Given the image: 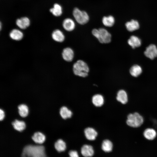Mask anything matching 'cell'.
<instances>
[{"instance_id":"obj_1","label":"cell","mask_w":157,"mask_h":157,"mask_svg":"<svg viewBox=\"0 0 157 157\" xmlns=\"http://www.w3.org/2000/svg\"><path fill=\"white\" fill-rule=\"evenodd\" d=\"M22 157H47L44 147L42 145H29L23 149Z\"/></svg>"},{"instance_id":"obj_2","label":"cell","mask_w":157,"mask_h":157,"mask_svg":"<svg viewBox=\"0 0 157 157\" xmlns=\"http://www.w3.org/2000/svg\"><path fill=\"white\" fill-rule=\"evenodd\" d=\"M73 71L74 74L76 76L85 77L88 75L89 68L85 61L79 60L74 63L73 66Z\"/></svg>"},{"instance_id":"obj_3","label":"cell","mask_w":157,"mask_h":157,"mask_svg":"<svg viewBox=\"0 0 157 157\" xmlns=\"http://www.w3.org/2000/svg\"><path fill=\"white\" fill-rule=\"evenodd\" d=\"M92 33L101 43H108L111 41V35L105 28H100L98 29H94L92 31Z\"/></svg>"},{"instance_id":"obj_4","label":"cell","mask_w":157,"mask_h":157,"mask_svg":"<svg viewBox=\"0 0 157 157\" xmlns=\"http://www.w3.org/2000/svg\"><path fill=\"white\" fill-rule=\"evenodd\" d=\"M143 122L142 117L138 113L136 112L130 113L128 115L126 122L129 126L137 128L141 126Z\"/></svg>"},{"instance_id":"obj_5","label":"cell","mask_w":157,"mask_h":157,"mask_svg":"<svg viewBox=\"0 0 157 157\" xmlns=\"http://www.w3.org/2000/svg\"><path fill=\"white\" fill-rule=\"evenodd\" d=\"M73 15L76 21L80 24H86L89 20V17L88 13L85 11L81 10L78 8H74Z\"/></svg>"},{"instance_id":"obj_6","label":"cell","mask_w":157,"mask_h":157,"mask_svg":"<svg viewBox=\"0 0 157 157\" xmlns=\"http://www.w3.org/2000/svg\"><path fill=\"white\" fill-rule=\"evenodd\" d=\"M144 55L147 58L152 60L157 57V48L154 44H151L146 48Z\"/></svg>"},{"instance_id":"obj_7","label":"cell","mask_w":157,"mask_h":157,"mask_svg":"<svg viewBox=\"0 0 157 157\" xmlns=\"http://www.w3.org/2000/svg\"><path fill=\"white\" fill-rule=\"evenodd\" d=\"M63 59L68 62L72 61L74 58V52L71 48L67 47L64 48L62 53Z\"/></svg>"},{"instance_id":"obj_8","label":"cell","mask_w":157,"mask_h":157,"mask_svg":"<svg viewBox=\"0 0 157 157\" xmlns=\"http://www.w3.org/2000/svg\"><path fill=\"white\" fill-rule=\"evenodd\" d=\"M16 23L19 28L21 29H24L29 26L30 21L28 17H24L17 19L16 21Z\"/></svg>"},{"instance_id":"obj_9","label":"cell","mask_w":157,"mask_h":157,"mask_svg":"<svg viewBox=\"0 0 157 157\" xmlns=\"http://www.w3.org/2000/svg\"><path fill=\"white\" fill-rule=\"evenodd\" d=\"M63 26L66 31H71L75 28V24L74 21L70 18L65 19L63 22Z\"/></svg>"},{"instance_id":"obj_10","label":"cell","mask_w":157,"mask_h":157,"mask_svg":"<svg viewBox=\"0 0 157 157\" xmlns=\"http://www.w3.org/2000/svg\"><path fill=\"white\" fill-rule=\"evenodd\" d=\"M81 152L85 157H91L94 154V151L92 146L88 144L84 145L81 147Z\"/></svg>"},{"instance_id":"obj_11","label":"cell","mask_w":157,"mask_h":157,"mask_svg":"<svg viewBox=\"0 0 157 157\" xmlns=\"http://www.w3.org/2000/svg\"><path fill=\"white\" fill-rule=\"evenodd\" d=\"M51 37L54 40L57 42H62L65 39L64 34L59 29H56L53 31L51 34Z\"/></svg>"},{"instance_id":"obj_12","label":"cell","mask_w":157,"mask_h":157,"mask_svg":"<svg viewBox=\"0 0 157 157\" xmlns=\"http://www.w3.org/2000/svg\"><path fill=\"white\" fill-rule=\"evenodd\" d=\"M84 132L86 138L90 140H94L97 135L96 131L91 127L86 128L84 130Z\"/></svg>"},{"instance_id":"obj_13","label":"cell","mask_w":157,"mask_h":157,"mask_svg":"<svg viewBox=\"0 0 157 157\" xmlns=\"http://www.w3.org/2000/svg\"><path fill=\"white\" fill-rule=\"evenodd\" d=\"M9 36L12 40L15 41L21 40L23 37V34L22 32L17 29L12 30L10 32Z\"/></svg>"},{"instance_id":"obj_14","label":"cell","mask_w":157,"mask_h":157,"mask_svg":"<svg viewBox=\"0 0 157 157\" xmlns=\"http://www.w3.org/2000/svg\"><path fill=\"white\" fill-rule=\"evenodd\" d=\"M116 99L117 101L122 104H126L128 101V97L127 93L123 90H119L117 94Z\"/></svg>"},{"instance_id":"obj_15","label":"cell","mask_w":157,"mask_h":157,"mask_svg":"<svg viewBox=\"0 0 157 157\" xmlns=\"http://www.w3.org/2000/svg\"><path fill=\"white\" fill-rule=\"evenodd\" d=\"M128 43L132 48L134 49L140 46L141 44V41L137 36L132 35L128 40Z\"/></svg>"},{"instance_id":"obj_16","label":"cell","mask_w":157,"mask_h":157,"mask_svg":"<svg viewBox=\"0 0 157 157\" xmlns=\"http://www.w3.org/2000/svg\"><path fill=\"white\" fill-rule=\"evenodd\" d=\"M143 135L146 139L149 140H152L156 137V132L153 129L148 128L144 130Z\"/></svg>"},{"instance_id":"obj_17","label":"cell","mask_w":157,"mask_h":157,"mask_svg":"<svg viewBox=\"0 0 157 157\" xmlns=\"http://www.w3.org/2000/svg\"><path fill=\"white\" fill-rule=\"evenodd\" d=\"M92 102L93 104L96 107H100L103 105L104 102L103 96L100 94L94 95L92 98Z\"/></svg>"},{"instance_id":"obj_18","label":"cell","mask_w":157,"mask_h":157,"mask_svg":"<svg viewBox=\"0 0 157 157\" xmlns=\"http://www.w3.org/2000/svg\"><path fill=\"white\" fill-rule=\"evenodd\" d=\"M125 26L127 30L130 32L135 31L139 28L138 22L133 19L127 22L125 24Z\"/></svg>"},{"instance_id":"obj_19","label":"cell","mask_w":157,"mask_h":157,"mask_svg":"<svg viewBox=\"0 0 157 157\" xmlns=\"http://www.w3.org/2000/svg\"><path fill=\"white\" fill-rule=\"evenodd\" d=\"M32 140L36 143L42 144L45 141L46 137L45 135L40 132L35 133L32 137Z\"/></svg>"},{"instance_id":"obj_20","label":"cell","mask_w":157,"mask_h":157,"mask_svg":"<svg viewBox=\"0 0 157 157\" xmlns=\"http://www.w3.org/2000/svg\"><path fill=\"white\" fill-rule=\"evenodd\" d=\"M49 11L54 16L56 17L60 16L63 13L62 6L57 3L54 4L53 7L50 9Z\"/></svg>"},{"instance_id":"obj_21","label":"cell","mask_w":157,"mask_h":157,"mask_svg":"<svg viewBox=\"0 0 157 157\" xmlns=\"http://www.w3.org/2000/svg\"><path fill=\"white\" fill-rule=\"evenodd\" d=\"M54 147L57 151L60 152L65 150L66 146L65 142L63 140L59 139L55 142Z\"/></svg>"},{"instance_id":"obj_22","label":"cell","mask_w":157,"mask_h":157,"mask_svg":"<svg viewBox=\"0 0 157 157\" xmlns=\"http://www.w3.org/2000/svg\"><path fill=\"white\" fill-rule=\"evenodd\" d=\"M141 67L137 65H133L130 69V73L131 75L134 77L139 76L142 73Z\"/></svg>"},{"instance_id":"obj_23","label":"cell","mask_w":157,"mask_h":157,"mask_svg":"<svg viewBox=\"0 0 157 157\" xmlns=\"http://www.w3.org/2000/svg\"><path fill=\"white\" fill-rule=\"evenodd\" d=\"M113 144L112 142L108 140H105L102 142L101 148L104 151L109 152L113 149Z\"/></svg>"},{"instance_id":"obj_24","label":"cell","mask_w":157,"mask_h":157,"mask_svg":"<svg viewBox=\"0 0 157 157\" xmlns=\"http://www.w3.org/2000/svg\"><path fill=\"white\" fill-rule=\"evenodd\" d=\"M115 22L114 17L111 15L104 16L102 19V22L103 24L106 27H112L114 24Z\"/></svg>"},{"instance_id":"obj_25","label":"cell","mask_w":157,"mask_h":157,"mask_svg":"<svg viewBox=\"0 0 157 157\" xmlns=\"http://www.w3.org/2000/svg\"><path fill=\"white\" fill-rule=\"evenodd\" d=\"M60 113L62 118L64 119L71 117L72 115V112L65 106L62 107L60 108Z\"/></svg>"},{"instance_id":"obj_26","label":"cell","mask_w":157,"mask_h":157,"mask_svg":"<svg viewBox=\"0 0 157 157\" xmlns=\"http://www.w3.org/2000/svg\"><path fill=\"white\" fill-rule=\"evenodd\" d=\"M12 124L15 130L19 131H23L26 127L25 123L24 121H19L17 119L15 120L13 122Z\"/></svg>"},{"instance_id":"obj_27","label":"cell","mask_w":157,"mask_h":157,"mask_svg":"<svg viewBox=\"0 0 157 157\" xmlns=\"http://www.w3.org/2000/svg\"><path fill=\"white\" fill-rule=\"evenodd\" d=\"M19 113L20 115L23 117H26L28 115V109L27 106L24 104H22L18 106Z\"/></svg>"},{"instance_id":"obj_28","label":"cell","mask_w":157,"mask_h":157,"mask_svg":"<svg viewBox=\"0 0 157 157\" xmlns=\"http://www.w3.org/2000/svg\"><path fill=\"white\" fill-rule=\"evenodd\" d=\"M69 157H79L77 152L75 150H70L69 152Z\"/></svg>"},{"instance_id":"obj_29","label":"cell","mask_w":157,"mask_h":157,"mask_svg":"<svg viewBox=\"0 0 157 157\" xmlns=\"http://www.w3.org/2000/svg\"><path fill=\"white\" fill-rule=\"evenodd\" d=\"M5 117L4 113L3 111L1 109L0 110V120H2L4 119Z\"/></svg>"}]
</instances>
